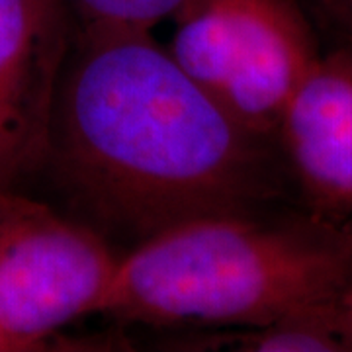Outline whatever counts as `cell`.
<instances>
[{
  "label": "cell",
  "instance_id": "obj_1",
  "mask_svg": "<svg viewBox=\"0 0 352 352\" xmlns=\"http://www.w3.org/2000/svg\"><path fill=\"white\" fill-rule=\"evenodd\" d=\"M272 139L223 110L151 30L76 20L43 168L87 226L135 247L186 221L258 214L274 201Z\"/></svg>",
  "mask_w": 352,
  "mask_h": 352
},
{
  "label": "cell",
  "instance_id": "obj_2",
  "mask_svg": "<svg viewBox=\"0 0 352 352\" xmlns=\"http://www.w3.org/2000/svg\"><path fill=\"white\" fill-rule=\"evenodd\" d=\"M351 284L346 227L214 215L122 254L96 315L155 327L256 329L335 302Z\"/></svg>",
  "mask_w": 352,
  "mask_h": 352
},
{
  "label": "cell",
  "instance_id": "obj_3",
  "mask_svg": "<svg viewBox=\"0 0 352 352\" xmlns=\"http://www.w3.org/2000/svg\"><path fill=\"white\" fill-rule=\"evenodd\" d=\"M166 50L223 110L278 135L282 116L319 59L296 0H184Z\"/></svg>",
  "mask_w": 352,
  "mask_h": 352
},
{
  "label": "cell",
  "instance_id": "obj_4",
  "mask_svg": "<svg viewBox=\"0 0 352 352\" xmlns=\"http://www.w3.org/2000/svg\"><path fill=\"white\" fill-rule=\"evenodd\" d=\"M122 254L85 221L0 192V325L22 351H57L61 329L96 315Z\"/></svg>",
  "mask_w": 352,
  "mask_h": 352
},
{
  "label": "cell",
  "instance_id": "obj_5",
  "mask_svg": "<svg viewBox=\"0 0 352 352\" xmlns=\"http://www.w3.org/2000/svg\"><path fill=\"white\" fill-rule=\"evenodd\" d=\"M75 22L67 0H0V192L45 164Z\"/></svg>",
  "mask_w": 352,
  "mask_h": 352
},
{
  "label": "cell",
  "instance_id": "obj_6",
  "mask_svg": "<svg viewBox=\"0 0 352 352\" xmlns=\"http://www.w3.org/2000/svg\"><path fill=\"white\" fill-rule=\"evenodd\" d=\"M278 138L311 217L352 219V43L319 55L292 96Z\"/></svg>",
  "mask_w": 352,
  "mask_h": 352
},
{
  "label": "cell",
  "instance_id": "obj_7",
  "mask_svg": "<svg viewBox=\"0 0 352 352\" xmlns=\"http://www.w3.org/2000/svg\"><path fill=\"white\" fill-rule=\"evenodd\" d=\"M221 340L245 352H352L337 300Z\"/></svg>",
  "mask_w": 352,
  "mask_h": 352
},
{
  "label": "cell",
  "instance_id": "obj_8",
  "mask_svg": "<svg viewBox=\"0 0 352 352\" xmlns=\"http://www.w3.org/2000/svg\"><path fill=\"white\" fill-rule=\"evenodd\" d=\"M76 20L110 22L153 30L159 22L173 18L184 0H67Z\"/></svg>",
  "mask_w": 352,
  "mask_h": 352
},
{
  "label": "cell",
  "instance_id": "obj_9",
  "mask_svg": "<svg viewBox=\"0 0 352 352\" xmlns=\"http://www.w3.org/2000/svg\"><path fill=\"white\" fill-rule=\"evenodd\" d=\"M323 10H327L340 24L352 30V0H315Z\"/></svg>",
  "mask_w": 352,
  "mask_h": 352
},
{
  "label": "cell",
  "instance_id": "obj_10",
  "mask_svg": "<svg viewBox=\"0 0 352 352\" xmlns=\"http://www.w3.org/2000/svg\"><path fill=\"white\" fill-rule=\"evenodd\" d=\"M337 309H339L340 323H342V329L346 333V339L352 346V284L342 292V296L337 300Z\"/></svg>",
  "mask_w": 352,
  "mask_h": 352
},
{
  "label": "cell",
  "instance_id": "obj_11",
  "mask_svg": "<svg viewBox=\"0 0 352 352\" xmlns=\"http://www.w3.org/2000/svg\"><path fill=\"white\" fill-rule=\"evenodd\" d=\"M0 352H24L20 342L12 339L2 325H0Z\"/></svg>",
  "mask_w": 352,
  "mask_h": 352
},
{
  "label": "cell",
  "instance_id": "obj_12",
  "mask_svg": "<svg viewBox=\"0 0 352 352\" xmlns=\"http://www.w3.org/2000/svg\"><path fill=\"white\" fill-rule=\"evenodd\" d=\"M346 231H349V235H351V239H352V219L349 221V226H346Z\"/></svg>",
  "mask_w": 352,
  "mask_h": 352
}]
</instances>
